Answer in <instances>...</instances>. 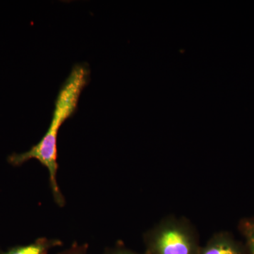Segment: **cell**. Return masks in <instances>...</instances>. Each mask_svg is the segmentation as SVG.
I'll list each match as a JSON object with an SVG mask.
<instances>
[{"instance_id": "7a4b0ae2", "label": "cell", "mask_w": 254, "mask_h": 254, "mask_svg": "<svg viewBox=\"0 0 254 254\" xmlns=\"http://www.w3.org/2000/svg\"><path fill=\"white\" fill-rule=\"evenodd\" d=\"M194 227L185 218H164L145 235L154 254H195Z\"/></svg>"}, {"instance_id": "52a82bcc", "label": "cell", "mask_w": 254, "mask_h": 254, "mask_svg": "<svg viewBox=\"0 0 254 254\" xmlns=\"http://www.w3.org/2000/svg\"><path fill=\"white\" fill-rule=\"evenodd\" d=\"M115 254H133L131 252H125V251H120V252H117Z\"/></svg>"}, {"instance_id": "277c9868", "label": "cell", "mask_w": 254, "mask_h": 254, "mask_svg": "<svg viewBox=\"0 0 254 254\" xmlns=\"http://www.w3.org/2000/svg\"><path fill=\"white\" fill-rule=\"evenodd\" d=\"M61 244L60 240L40 238L31 245L18 246L0 254H48L50 249Z\"/></svg>"}, {"instance_id": "8992f818", "label": "cell", "mask_w": 254, "mask_h": 254, "mask_svg": "<svg viewBox=\"0 0 254 254\" xmlns=\"http://www.w3.org/2000/svg\"><path fill=\"white\" fill-rule=\"evenodd\" d=\"M86 246L74 245L61 254H86Z\"/></svg>"}, {"instance_id": "3957f363", "label": "cell", "mask_w": 254, "mask_h": 254, "mask_svg": "<svg viewBox=\"0 0 254 254\" xmlns=\"http://www.w3.org/2000/svg\"><path fill=\"white\" fill-rule=\"evenodd\" d=\"M200 254H244L240 246L226 232L214 235Z\"/></svg>"}, {"instance_id": "6da1fadb", "label": "cell", "mask_w": 254, "mask_h": 254, "mask_svg": "<svg viewBox=\"0 0 254 254\" xmlns=\"http://www.w3.org/2000/svg\"><path fill=\"white\" fill-rule=\"evenodd\" d=\"M89 66L86 63L76 64L73 66L66 81L60 88L55 103L51 123L46 134L31 149L22 153L10 155L8 161L19 166L31 159H35L48 169L50 185L55 202L60 207L65 203L64 198L58 186V136L60 127L77 109L80 95L90 80Z\"/></svg>"}, {"instance_id": "5b68a950", "label": "cell", "mask_w": 254, "mask_h": 254, "mask_svg": "<svg viewBox=\"0 0 254 254\" xmlns=\"http://www.w3.org/2000/svg\"><path fill=\"white\" fill-rule=\"evenodd\" d=\"M240 230L245 237L249 254H254V217L240 222Z\"/></svg>"}]
</instances>
